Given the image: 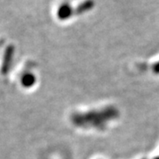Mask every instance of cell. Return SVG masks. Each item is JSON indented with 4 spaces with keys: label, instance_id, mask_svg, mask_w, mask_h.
I'll return each mask as SVG.
<instances>
[{
    "label": "cell",
    "instance_id": "6da1fadb",
    "mask_svg": "<svg viewBox=\"0 0 159 159\" xmlns=\"http://www.w3.org/2000/svg\"><path fill=\"white\" fill-rule=\"evenodd\" d=\"M14 57V47L13 45H9L5 51L4 57H3V62L1 66V74L3 75H6L9 73L10 69L12 65Z\"/></svg>",
    "mask_w": 159,
    "mask_h": 159
},
{
    "label": "cell",
    "instance_id": "7a4b0ae2",
    "mask_svg": "<svg viewBox=\"0 0 159 159\" xmlns=\"http://www.w3.org/2000/svg\"><path fill=\"white\" fill-rule=\"evenodd\" d=\"M35 82H36V78H35L34 74L30 72L24 73L20 78V83L23 88H26V89H29V88L33 87L35 84Z\"/></svg>",
    "mask_w": 159,
    "mask_h": 159
},
{
    "label": "cell",
    "instance_id": "3957f363",
    "mask_svg": "<svg viewBox=\"0 0 159 159\" xmlns=\"http://www.w3.org/2000/svg\"><path fill=\"white\" fill-rule=\"evenodd\" d=\"M155 70H156L157 72H159V63L155 66Z\"/></svg>",
    "mask_w": 159,
    "mask_h": 159
}]
</instances>
